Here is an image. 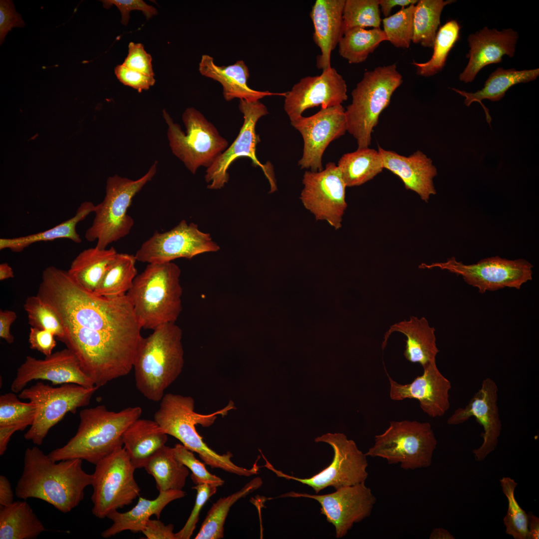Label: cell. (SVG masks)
<instances>
[{
  "label": "cell",
  "mask_w": 539,
  "mask_h": 539,
  "mask_svg": "<svg viewBox=\"0 0 539 539\" xmlns=\"http://www.w3.org/2000/svg\"><path fill=\"white\" fill-rule=\"evenodd\" d=\"M500 483L508 503L507 512L503 519L506 533L515 539H528V513L520 507L515 496L518 483L510 477L502 478Z\"/></svg>",
  "instance_id": "43"
},
{
  "label": "cell",
  "mask_w": 539,
  "mask_h": 539,
  "mask_svg": "<svg viewBox=\"0 0 539 539\" xmlns=\"http://www.w3.org/2000/svg\"><path fill=\"white\" fill-rule=\"evenodd\" d=\"M498 401L497 384L491 378H486L468 404L464 407L457 409L447 420L448 424L457 425L473 417L483 427V442L479 448L473 450L476 461H483L498 444L502 424Z\"/></svg>",
  "instance_id": "20"
},
{
  "label": "cell",
  "mask_w": 539,
  "mask_h": 539,
  "mask_svg": "<svg viewBox=\"0 0 539 539\" xmlns=\"http://www.w3.org/2000/svg\"><path fill=\"white\" fill-rule=\"evenodd\" d=\"M101 1L105 8H109L113 5H115L121 13V21L125 25L128 23L129 12L132 10L142 11L148 19L157 13L155 7L142 0H103Z\"/></svg>",
  "instance_id": "50"
},
{
  "label": "cell",
  "mask_w": 539,
  "mask_h": 539,
  "mask_svg": "<svg viewBox=\"0 0 539 539\" xmlns=\"http://www.w3.org/2000/svg\"><path fill=\"white\" fill-rule=\"evenodd\" d=\"M415 7L413 4L402 8L382 20L387 41L396 47L407 48L412 42Z\"/></svg>",
  "instance_id": "45"
},
{
  "label": "cell",
  "mask_w": 539,
  "mask_h": 539,
  "mask_svg": "<svg viewBox=\"0 0 539 539\" xmlns=\"http://www.w3.org/2000/svg\"><path fill=\"white\" fill-rule=\"evenodd\" d=\"M528 539H539V518L531 512L528 513Z\"/></svg>",
  "instance_id": "59"
},
{
  "label": "cell",
  "mask_w": 539,
  "mask_h": 539,
  "mask_svg": "<svg viewBox=\"0 0 539 539\" xmlns=\"http://www.w3.org/2000/svg\"><path fill=\"white\" fill-rule=\"evenodd\" d=\"M117 254L112 247L100 249L95 246L85 249L72 261L67 271L84 289L93 292Z\"/></svg>",
  "instance_id": "33"
},
{
  "label": "cell",
  "mask_w": 539,
  "mask_h": 539,
  "mask_svg": "<svg viewBox=\"0 0 539 539\" xmlns=\"http://www.w3.org/2000/svg\"><path fill=\"white\" fill-rule=\"evenodd\" d=\"M290 123L303 140V154L298 165L313 172L322 170V158L326 148L347 131L345 109L342 105L321 108L312 116H301Z\"/></svg>",
  "instance_id": "19"
},
{
  "label": "cell",
  "mask_w": 539,
  "mask_h": 539,
  "mask_svg": "<svg viewBox=\"0 0 539 539\" xmlns=\"http://www.w3.org/2000/svg\"><path fill=\"white\" fill-rule=\"evenodd\" d=\"M136 261L135 255L117 253L93 293L108 298L126 295L138 274Z\"/></svg>",
  "instance_id": "37"
},
{
  "label": "cell",
  "mask_w": 539,
  "mask_h": 539,
  "mask_svg": "<svg viewBox=\"0 0 539 539\" xmlns=\"http://www.w3.org/2000/svg\"><path fill=\"white\" fill-rule=\"evenodd\" d=\"M263 484L262 479L257 477L248 483L238 492L226 497L220 498L210 508L195 539H220L224 538V526L231 507L238 500L244 498Z\"/></svg>",
  "instance_id": "39"
},
{
  "label": "cell",
  "mask_w": 539,
  "mask_h": 539,
  "mask_svg": "<svg viewBox=\"0 0 539 539\" xmlns=\"http://www.w3.org/2000/svg\"><path fill=\"white\" fill-rule=\"evenodd\" d=\"M91 486L92 512L103 519L110 513L131 504L140 489L134 478L136 468L125 448H117L95 464Z\"/></svg>",
  "instance_id": "12"
},
{
  "label": "cell",
  "mask_w": 539,
  "mask_h": 539,
  "mask_svg": "<svg viewBox=\"0 0 539 539\" xmlns=\"http://www.w3.org/2000/svg\"><path fill=\"white\" fill-rule=\"evenodd\" d=\"M539 75V68L518 70L514 68L505 69L498 67L490 74L481 90L472 93L454 88L452 89L465 97L464 104L467 106H470L473 102H479L485 112L487 121L490 125L492 118L489 109L482 101L488 99L494 102L498 101L513 85L534 80Z\"/></svg>",
  "instance_id": "31"
},
{
  "label": "cell",
  "mask_w": 539,
  "mask_h": 539,
  "mask_svg": "<svg viewBox=\"0 0 539 539\" xmlns=\"http://www.w3.org/2000/svg\"><path fill=\"white\" fill-rule=\"evenodd\" d=\"M144 468L154 478L159 492L182 490L189 474L188 468L176 458L173 448L166 445L149 459Z\"/></svg>",
  "instance_id": "36"
},
{
  "label": "cell",
  "mask_w": 539,
  "mask_h": 539,
  "mask_svg": "<svg viewBox=\"0 0 539 539\" xmlns=\"http://www.w3.org/2000/svg\"><path fill=\"white\" fill-rule=\"evenodd\" d=\"M25 25L20 14L18 13L11 0H0V44H1L7 33L14 27Z\"/></svg>",
  "instance_id": "52"
},
{
  "label": "cell",
  "mask_w": 539,
  "mask_h": 539,
  "mask_svg": "<svg viewBox=\"0 0 539 539\" xmlns=\"http://www.w3.org/2000/svg\"><path fill=\"white\" fill-rule=\"evenodd\" d=\"M128 54L123 65L131 69L149 76H154L152 58L141 43H129Z\"/></svg>",
  "instance_id": "49"
},
{
  "label": "cell",
  "mask_w": 539,
  "mask_h": 539,
  "mask_svg": "<svg viewBox=\"0 0 539 539\" xmlns=\"http://www.w3.org/2000/svg\"><path fill=\"white\" fill-rule=\"evenodd\" d=\"M239 108L243 115L244 122L238 136L232 145L227 148L207 168L206 181L210 183L208 188L220 189L228 183V170L231 165L237 159L245 157L250 158L255 166L260 167L268 179L271 190L276 188L272 167L268 163L263 164L258 159L256 147L260 142L257 134L256 126L258 120L268 114L267 107L260 100L248 101L240 99Z\"/></svg>",
  "instance_id": "15"
},
{
  "label": "cell",
  "mask_w": 539,
  "mask_h": 539,
  "mask_svg": "<svg viewBox=\"0 0 539 539\" xmlns=\"http://www.w3.org/2000/svg\"><path fill=\"white\" fill-rule=\"evenodd\" d=\"M99 388L97 386L87 388L74 383L53 387L40 381L24 388L18 397L29 400L36 407L34 421L24 438L41 445L52 427L67 413L74 414L77 408L87 406Z\"/></svg>",
  "instance_id": "11"
},
{
  "label": "cell",
  "mask_w": 539,
  "mask_h": 539,
  "mask_svg": "<svg viewBox=\"0 0 539 539\" xmlns=\"http://www.w3.org/2000/svg\"><path fill=\"white\" fill-rule=\"evenodd\" d=\"M182 330L175 323L155 329L138 345L133 369L136 386L147 399L160 401L184 365Z\"/></svg>",
  "instance_id": "3"
},
{
  "label": "cell",
  "mask_w": 539,
  "mask_h": 539,
  "mask_svg": "<svg viewBox=\"0 0 539 539\" xmlns=\"http://www.w3.org/2000/svg\"><path fill=\"white\" fill-rule=\"evenodd\" d=\"M174 525H165L158 520L148 521L142 533L147 539H177L173 532Z\"/></svg>",
  "instance_id": "54"
},
{
  "label": "cell",
  "mask_w": 539,
  "mask_h": 539,
  "mask_svg": "<svg viewBox=\"0 0 539 539\" xmlns=\"http://www.w3.org/2000/svg\"><path fill=\"white\" fill-rule=\"evenodd\" d=\"M24 429L19 426H0V455L4 454L12 435L17 431Z\"/></svg>",
  "instance_id": "58"
},
{
  "label": "cell",
  "mask_w": 539,
  "mask_h": 539,
  "mask_svg": "<svg viewBox=\"0 0 539 539\" xmlns=\"http://www.w3.org/2000/svg\"><path fill=\"white\" fill-rule=\"evenodd\" d=\"M417 0H379V7L385 17L390 16L393 7L400 6L404 8L417 3Z\"/></svg>",
  "instance_id": "57"
},
{
  "label": "cell",
  "mask_w": 539,
  "mask_h": 539,
  "mask_svg": "<svg viewBox=\"0 0 539 539\" xmlns=\"http://www.w3.org/2000/svg\"><path fill=\"white\" fill-rule=\"evenodd\" d=\"M141 414L139 406L118 412L109 411L104 405L83 409L79 413L80 421L75 435L48 456L55 462L79 459L95 465L122 446L124 432Z\"/></svg>",
  "instance_id": "5"
},
{
  "label": "cell",
  "mask_w": 539,
  "mask_h": 539,
  "mask_svg": "<svg viewBox=\"0 0 539 539\" xmlns=\"http://www.w3.org/2000/svg\"><path fill=\"white\" fill-rule=\"evenodd\" d=\"M167 435L154 420L139 418L127 428L122 436L123 445L136 469L144 468L165 445Z\"/></svg>",
  "instance_id": "30"
},
{
  "label": "cell",
  "mask_w": 539,
  "mask_h": 539,
  "mask_svg": "<svg viewBox=\"0 0 539 539\" xmlns=\"http://www.w3.org/2000/svg\"><path fill=\"white\" fill-rule=\"evenodd\" d=\"M435 328L431 327L424 317L420 318L411 316L409 320H404L392 324L384 334L382 348L384 349L391 334L401 332L406 336L404 356L410 362L418 363L423 367L436 362L439 352L436 344Z\"/></svg>",
  "instance_id": "28"
},
{
  "label": "cell",
  "mask_w": 539,
  "mask_h": 539,
  "mask_svg": "<svg viewBox=\"0 0 539 539\" xmlns=\"http://www.w3.org/2000/svg\"><path fill=\"white\" fill-rule=\"evenodd\" d=\"M173 449L177 460L191 471V479L196 485L207 483L218 487L224 484V480L209 472L204 464L183 445L177 444Z\"/></svg>",
  "instance_id": "47"
},
{
  "label": "cell",
  "mask_w": 539,
  "mask_h": 539,
  "mask_svg": "<svg viewBox=\"0 0 539 539\" xmlns=\"http://www.w3.org/2000/svg\"><path fill=\"white\" fill-rule=\"evenodd\" d=\"M423 368V374L408 384L398 383L388 375L390 397L394 401L415 399L428 416L441 417L450 408L451 382L439 371L436 362Z\"/></svg>",
  "instance_id": "23"
},
{
  "label": "cell",
  "mask_w": 539,
  "mask_h": 539,
  "mask_svg": "<svg viewBox=\"0 0 539 539\" xmlns=\"http://www.w3.org/2000/svg\"><path fill=\"white\" fill-rule=\"evenodd\" d=\"M518 38V32L511 28L499 31L487 26L470 34V50L466 55L469 61L459 75L460 80L471 82L485 66L502 62L505 55L513 57Z\"/></svg>",
  "instance_id": "24"
},
{
  "label": "cell",
  "mask_w": 539,
  "mask_h": 539,
  "mask_svg": "<svg viewBox=\"0 0 539 539\" xmlns=\"http://www.w3.org/2000/svg\"><path fill=\"white\" fill-rule=\"evenodd\" d=\"M192 489L197 491L195 503L183 528L176 533L177 539H189L192 536L198 522L202 508L208 500L217 492L216 486L204 483L196 485Z\"/></svg>",
  "instance_id": "48"
},
{
  "label": "cell",
  "mask_w": 539,
  "mask_h": 539,
  "mask_svg": "<svg viewBox=\"0 0 539 539\" xmlns=\"http://www.w3.org/2000/svg\"><path fill=\"white\" fill-rule=\"evenodd\" d=\"M430 539H454L455 537L447 530L439 528L434 529L430 536Z\"/></svg>",
  "instance_id": "60"
},
{
  "label": "cell",
  "mask_w": 539,
  "mask_h": 539,
  "mask_svg": "<svg viewBox=\"0 0 539 539\" xmlns=\"http://www.w3.org/2000/svg\"><path fill=\"white\" fill-rule=\"evenodd\" d=\"M14 276V271L7 263H3L0 264V280L13 278Z\"/></svg>",
  "instance_id": "61"
},
{
  "label": "cell",
  "mask_w": 539,
  "mask_h": 539,
  "mask_svg": "<svg viewBox=\"0 0 539 539\" xmlns=\"http://www.w3.org/2000/svg\"><path fill=\"white\" fill-rule=\"evenodd\" d=\"M37 380L49 381L53 385L74 383L87 388L95 386L82 370L77 357L67 348L43 359L26 356L17 368L10 389L18 393L28 383Z\"/></svg>",
  "instance_id": "22"
},
{
  "label": "cell",
  "mask_w": 539,
  "mask_h": 539,
  "mask_svg": "<svg viewBox=\"0 0 539 539\" xmlns=\"http://www.w3.org/2000/svg\"><path fill=\"white\" fill-rule=\"evenodd\" d=\"M82 461L72 459L57 463L36 446L27 448L16 496L23 500L37 498L63 513L70 512L83 500L85 488L92 484V474L83 470Z\"/></svg>",
  "instance_id": "2"
},
{
  "label": "cell",
  "mask_w": 539,
  "mask_h": 539,
  "mask_svg": "<svg viewBox=\"0 0 539 539\" xmlns=\"http://www.w3.org/2000/svg\"><path fill=\"white\" fill-rule=\"evenodd\" d=\"M337 167L346 187H349L365 183L384 169L378 151L369 147L358 148L343 155Z\"/></svg>",
  "instance_id": "35"
},
{
  "label": "cell",
  "mask_w": 539,
  "mask_h": 539,
  "mask_svg": "<svg viewBox=\"0 0 539 539\" xmlns=\"http://www.w3.org/2000/svg\"><path fill=\"white\" fill-rule=\"evenodd\" d=\"M163 116L168 126L167 136L173 153L193 174L201 166L209 168L227 149V140L195 108H188L182 115L186 133L165 110Z\"/></svg>",
  "instance_id": "10"
},
{
  "label": "cell",
  "mask_w": 539,
  "mask_h": 539,
  "mask_svg": "<svg viewBox=\"0 0 539 539\" xmlns=\"http://www.w3.org/2000/svg\"><path fill=\"white\" fill-rule=\"evenodd\" d=\"M181 270L171 262L148 264L127 293L142 328L175 323L182 310Z\"/></svg>",
  "instance_id": "6"
},
{
  "label": "cell",
  "mask_w": 539,
  "mask_h": 539,
  "mask_svg": "<svg viewBox=\"0 0 539 539\" xmlns=\"http://www.w3.org/2000/svg\"><path fill=\"white\" fill-rule=\"evenodd\" d=\"M114 72L122 83L137 90L139 92L143 90H148L155 82L154 76L131 69L122 64L116 66Z\"/></svg>",
  "instance_id": "51"
},
{
  "label": "cell",
  "mask_w": 539,
  "mask_h": 539,
  "mask_svg": "<svg viewBox=\"0 0 539 539\" xmlns=\"http://www.w3.org/2000/svg\"><path fill=\"white\" fill-rule=\"evenodd\" d=\"M36 295L59 317L64 333L60 341L66 346L103 338L139 343L142 337L127 294L97 295L84 289L67 270L46 268Z\"/></svg>",
  "instance_id": "1"
},
{
  "label": "cell",
  "mask_w": 539,
  "mask_h": 539,
  "mask_svg": "<svg viewBox=\"0 0 539 539\" xmlns=\"http://www.w3.org/2000/svg\"><path fill=\"white\" fill-rule=\"evenodd\" d=\"M456 0H420L415 5L413 14L412 42L433 48L440 24L444 7Z\"/></svg>",
  "instance_id": "40"
},
{
  "label": "cell",
  "mask_w": 539,
  "mask_h": 539,
  "mask_svg": "<svg viewBox=\"0 0 539 539\" xmlns=\"http://www.w3.org/2000/svg\"><path fill=\"white\" fill-rule=\"evenodd\" d=\"M345 0H316L309 14L314 27L313 39L321 50L316 66L322 70L331 67V52L342 36Z\"/></svg>",
  "instance_id": "26"
},
{
  "label": "cell",
  "mask_w": 539,
  "mask_h": 539,
  "mask_svg": "<svg viewBox=\"0 0 539 539\" xmlns=\"http://www.w3.org/2000/svg\"><path fill=\"white\" fill-rule=\"evenodd\" d=\"M402 81L396 64L380 66L366 71L352 90V101L345 113L347 131L356 140L358 148L370 146L381 113Z\"/></svg>",
  "instance_id": "7"
},
{
  "label": "cell",
  "mask_w": 539,
  "mask_h": 539,
  "mask_svg": "<svg viewBox=\"0 0 539 539\" xmlns=\"http://www.w3.org/2000/svg\"><path fill=\"white\" fill-rule=\"evenodd\" d=\"M219 246L210 235L193 223L183 220L171 230L153 235L141 245L135 256L137 261L151 264L171 262L179 258L191 259L199 254L217 252Z\"/></svg>",
  "instance_id": "16"
},
{
  "label": "cell",
  "mask_w": 539,
  "mask_h": 539,
  "mask_svg": "<svg viewBox=\"0 0 539 539\" xmlns=\"http://www.w3.org/2000/svg\"><path fill=\"white\" fill-rule=\"evenodd\" d=\"M461 26L455 19L447 21L437 31L431 58L427 62L412 64L418 75L429 77L441 71L445 65L450 51L460 37Z\"/></svg>",
  "instance_id": "41"
},
{
  "label": "cell",
  "mask_w": 539,
  "mask_h": 539,
  "mask_svg": "<svg viewBox=\"0 0 539 539\" xmlns=\"http://www.w3.org/2000/svg\"><path fill=\"white\" fill-rule=\"evenodd\" d=\"M304 497L317 501L321 514L332 524L337 539L344 537L354 524L370 516L376 502L371 490L363 482L341 487L326 495H310L291 492L280 497Z\"/></svg>",
  "instance_id": "18"
},
{
  "label": "cell",
  "mask_w": 539,
  "mask_h": 539,
  "mask_svg": "<svg viewBox=\"0 0 539 539\" xmlns=\"http://www.w3.org/2000/svg\"><path fill=\"white\" fill-rule=\"evenodd\" d=\"M342 19V35L356 27L380 28L379 0H345Z\"/></svg>",
  "instance_id": "42"
},
{
  "label": "cell",
  "mask_w": 539,
  "mask_h": 539,
  "mask_svg": "<svg viewBox=\"0 0 539 539\" xmlns=\"http://www.w3.org/2000/svg\"><path fill=\"white\" fill-rule=\"evenodd\" d=\"M347 85L333 67L321 74L302 78L284 96V109L292 121L307 109L321 105L327 108L341 105L347 99Z\"/></svg>",
  "instance_id": "21"
},
{
  "label": "cell",
  "mask_w": 539,
  "mask_h": 539,
  "mask_svg": "<svg viewBox=\"0 0 539 539\" xmlns=\"http://www.w3.org/2000/svg\"><path fill=\"white\" fill-rule=\"evenodd\" d=\"M419 267L428 269L438 268L461 275L467 283L484 293L488 290L495 291L507 287L520 289L524 283L532 279L533 266L525 259L510 260L499 256L484 259L476 264L465 265L453 257L445 262L422 264Z\"/></svg>",
  "instance_id": "14"
},
{
  "label": "cell",
  "mask_w": 539,
  "mask_h": 539,
  "mask_svg": "<svg viewBox=\"0 0 539 539\" xmlns=\"http://www.w3.org/2000/svg\"><path fill=\"white\" fill-rule=\"evenodd\" d=\"M437 440L428 422L391 421L387 429L374 437V444L366 456L385 459L389 464H399L404 470L429 467Z\"/></svg>",
  "instance_id": "9"
},
{
  "label": "cell",
  "mask_w": 539,
  "mask_h": 539,
  "mask_svg": "<svg viewBox=\"0 0 539 539\" xmlns=\"http://www.w3.org/2000/svg\"><path fill=\"white\" fill-rule=\"evenodd\" d=\"M13 493L9 481L3 475L0 476V506H7L11 505L13 500Z\"/></svg>",
  "instance_id": "56"
},
{
  "label": "cell",
  "mask_w": 539,
  "mask_h": 539,
  "mask_svg": "<svg viewBox=\"0 0 539 539\" xmlns=\"http://www.w3.org/2000/svg\"><path fill=\"white\" fill-rule=\"evenodd\" d=\"M185 492L182 490H172L159 492L158 496L154 500L139 497L135 507L125 513L114 511L107 516L113 521L110 527L101 533L104 538H109L124 531L133 533L142 532L146 524L152 515L158 519L164 508L170 502L183 498Z\"/></svg>",
  "instance_id": "29"
},
{
  "label": "cell",
  "mask_w": 539,
  "mask_h": 539,
  "mask_svg": "<svg viewBox=\"0 0 539 539\" xmlns=\"http://www.w3.org/2000/svg\"><path fill=\"white\" fill-rule=\"evenodd\" d=\"M54 335L46 330L31 327L28 336L29 347L36 350L45 356L52 353L56 345Z\"/></svg>",
  "instance_id": "53"
},
{
  "label": "cell",
  "mask_w": 539,
  "mask_h": 539,
  "mask_svg": "<svg viewBox=\"0 0 539 539\" xmlns=\"http://www.w3.org/2000/svg\"><path fill=\"white\" fill-rule=\"evenodd\" d=\"M300 194L304 207L317 220L325 221L335 230L341 227L347 207L346 186L334 163L329 162L320 171H305Z\"/></svg>",
  "instance_id": "17"
},
{
  "label": "cell",
  "mask_w": 539,
  "mask_h": 539,
  "mask_svg": "<svg viewBox=\"0 0 539 539\" xmlns=\"http://www.w3.org/2000/svg\"><path fill=\"white\" fill-rule=\"evenodd\" d=\"M36 407L29 401H19L14 392L0 396V426H19L24 430L34 420Z\"/></svg>",
  "instance_id": "46"
},
{
  "label": "cell",
  "mask_w": 539,
  "mask_h": 539,
  "mask_svg": "<svg viewBox=\"0 0 539 539\" xmlns=\"http://www.w3.org/2000/svg\"><path fill=\"white\" fill-rule=\"evenodd\" d=\"M378 151L384 169L399 177L406 189L415 192L426 202L436 194L433 179L437 170L432 160L422 152L417 150L407 157L380 146Z\"/></svg>",
  "instance_id": "25"
},
{
  "label": "cell",
  "mask_w": 539,
  "mask_h": 539,
  "mask_svg": "<svg viewBox=\"0 0 539 539\" xmlns=\"http://www.w3.org/2000/svg\"><path fill=\"white\" fill-rule=\"evenodd\" d=\"M16 317V314L13 311L0 310V337L9 344H12L14 340V337L10 332V327Z\"/></svg>",
  "instance_id": "55"
},
{
  "label": "cell",
  "mask_w": 539,
  "mask_h": 539,
  "mask_svg": "<svg viewBox=\"0 0 539 539\" xmlns=\"http://www.w3.org/2000/svg\"><path fill=\"white\" fill-rule=\"evenodd\" d=\"M95 209V205L92 202H84L77 208L74 216L50 229L25 236L0 238V250L9 249L13 252H20L35 243L60 239H69L79 244L82 240L76 231V226L89 214L94 212Z\"/></svg>",
  "instance_id": "32"
},
{
  "label": "cell",
  "mask_w": 539,
  "mask_h": 539,
  "mask_svg": "<svg viewBox=\"0 0 539 539\" xmlns=\"http://www.w3.org/2000/svg\"><path fill=\"white\" fill-rule=\"evenodd\" d=\"M45 529L26 501L0 507V539H35Z\"/></svg>",
  "instance_id": "34"
},
{
  "label": "cell",
  "mask_w": 539,
  "mask_h": 539,
  "mask_svg": "<svg viewBox=\"0 0 539 539\" xmlns=\"http://www.w3.org/2000/svg\"><path fill=\"white\" fill-rule=\"evenodd\" d=\"M23 308L31 327L46 330L61 341L64 333L61 322L52 308L37 295L28 296Z\"/></svg>",
  "instance_id": "44"
},
{
  "label": "cell",
  "mask_w": 539,
  "mask_h": 539,
  "mask_svg": "<svg viewBox=\"0 0 539 539\" xmlns=\"http://www.w3.org/2000/svg\"><path fill=\"white\" fill-rule=\"evenodd\" d=\"M157 164L155 162L144 176L135 180L117 175L108 178L105 197L95 205L92 224L85 233L88 241H96L97 247L106 249L129 234L134 223L127 214L128 209L135 195L155 176Z\"/></svg>",
  "instance_id": "8"
},
{
  "label": "cell",
  "mask_w": 539,
  "mask_h": 539,
  "mask_svg": "<svg viewBox=\"0 0 539 539\" xmlns=\"http://www.w3.org/2000/svg\"><path fill=\"white\" fill-rule=\"evenodd\" d=\"M387 40L380 27L371 29L356 27L341 37L338 43V52L349 63H359L365 61L380 43Z\"/></svg>",
  "instance_id": "38"
},
{
  "label": "cell",
  "mask_w": 539,
  "mask_h": 539,
  "mask_svg": "<svg viewBox=\"0 0 539 539\" xmlns=\"http://www.w3.org/2000/svg\"><path fill=\"white\" fill-rule=\"evenodd\" d=\"M194 408L195 402L190 396L165 394L154 414V420L167 435L177 438L188 449L198 454L205 463L212 468L241 476L256 474L257 470L254 466L246 469L235 464L231 460V452L220 455L209 448L196 429L198 424L205 427L212 425L218 415L224 416L235 409L233 402L230 401L224 408L209 414L197 413Z\"/></svg>",
  "instance_id": "4"
},
{
  "label": "cell",
  "mask_w": 539,
  "mask_h": 539,
  "mask_svg": "<svg viewBox=\"0 0 539 539\" xmlns=\"http://www.w3.org/2000/svg\"><path fill=\"white\" fill-rule=\"evenodd\" d=\"M314 441L329 444L334 451L331 464L315 475L301 479L275 470L268 461L266 466L278 477L295 480L310 487L316 494L328 487H332L336 490L365 482L368 475L366 470L367 456L358 449L354 441L348 440L344 434L339 433H328L316 438Z\"/></svg>",
  "instance_id": "13"
},
{
  "label": "cell",
  "mask_w": 539,
  "mask_h": 539,
  "mask_svg": "<svg viewBox=\"0 0 539 539\" xmlns=\"http://www.w3.org/2000/svg\"><path fill=\"white\" fill-rule=\"evenodd\" d=\"M200 73L219 82L223 87V93L227 101L234 98L255 101L269 96H285L286 92L274 93L268 91H258L252 89L248 84L250 73L248 66L242 60L227 66H219L213 57L204 54L199 63Z\"/></svg>",
  "instance_id": "27"
}]
</instances>
